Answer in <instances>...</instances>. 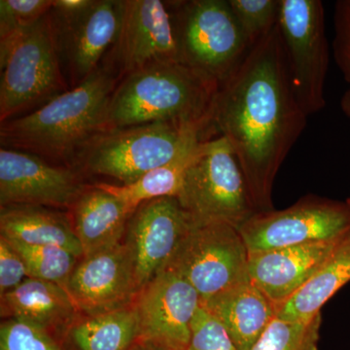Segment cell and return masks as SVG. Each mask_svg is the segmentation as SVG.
I'll list each match as a JSON object with an SVG mask.
<instances>
[{"label": "cell", "instance_id": "cell-12", "mask_svg": "<svg viewBox=\"0 0 350 350\" xmlns=\"http://www.w3.org/2000/svg\"><path fill=\"white\" fill-rule=\"evenodd\" d=\"M82 174L57 167L42 157L17 149H0V207L29 204L70 209L86 190Z\"/></svg>", "mask_w": 350, "mask_h": 350}, {"label": "cell", "instance_id": "cell-28", "mask_svg": "<svg viewBox=\"0 0 350 350\" xmlns=\"http://www.w3.org/2000/svg\"><path fill=\"white\" fill-rule=\"evenodd\" d=\"M0 350H66L63 345L31 324L18 320H2Z\"/></svg>", "mask_w": 350, "mask_h": 350}, {"label": "cell", "instance_id": "cell-19", "mask_svg": "<svg viewBox=\"0 0 350 350\" xmlns=\"http://www.w3.org/2000/svg\"><path fill=\"white\" fill-rule=\"evenodd\" d=\"M79 314L64 286L38 278L0 296V315L40 329L59 340L66 329Z\"/></svg>", "mask_w": 350, "mask_h": 350}, {"label": "cell", "instance_id": "cell-22", "mask_svg": "<svg viewBox=\"0 0 350 350\" xmlns=\"http://www.w3.org/2000/svg\"><path fill=\"white\" fill-rule=\"evenodd\" d=\"M139 338V320L133 303L98 314L79 313L59 342L66 350H129Z\"/></svg>", "mask_w": 350, "mask_h": 350}, {"label": "cell", "instance_id": "cell-2", "mask_svg": "<svg viewBox=\"0 0 350 350\" xmlns=\"http://www.w3.org/2000/svg\"><path fill=\"white\" fill-rule=\"evenodd\" d=\"M118 83L111 69L100 66L42 107L1 123L2 147L70 163L89 140L107 129L108 107Z\"/></svg>", "mask_w": 350, "mask_h": 350}, {"label": "cell", "instance_id": "cell-17", "mask_svg": "<svg viewBox=\"0 0 350 350\" xmlns=\"http://www.w3.org/2000/svg\"><path fill=\"white\" fill-rule=\"evenodd\" d=\"M347 238L251 253L248 278L278 306L306 284Z\"/></svg>", "mask_w": 350, "mask_h": 350}, {"label": "cell", "instance_id": "cell-15", "mask_svg": "<svg viewBox=\"0 0 350 350\" xmlns=\"http://www.w3.org/2000/svg\"><path fill=\"white\" fill-rule=\"evenodd\" d=\"M81 314H98L130 306L138 288L130 251L121 243L82 257L64 284Z\"/></svg>", "mask_w": 350, "mask_h": 350}, {"label": "cell", "instance_id": "cell-8", "mask_svg": "<svg viewBox=\"0 0 350 350\" xmlns=\"http://www.w3.org/2000/svg\"><path fill=\"white\" fill-rule=\"evenodd\" d=\"M278 27L297 101L306 116L319 113L330 59L323 2L282 0Z\"/></svg>", "mask_w": 350, "mask_h": 350}, {"label": "cell", "instance_id": "cell-24", "mask_svg": "<svg viewBox=\"0 0 350 350\" xmlns=\"http://www.w3.org/2000/svg\"><path fill=\"white\" fill-rule=\"evenodd\" d=\"M206 139V133L195 135L172 161L151 170L130 185H110L107 183H98V185L126 200L135 208L146 200L165 197L177 198L187 170L199 151L200 145Z\"/></svg>", "mask_w": 350, "mask_h": 350}, {"label": "cell", "instance_id": "cell-5", "mask_svg": "<svg viewBox=\"0 0 350 350\" xmlns=\"http://www.w3.org/2000/svg\"><path fill=\"white\" fill-rule=\"evenodd\" d=\"M0 68L1 123L38 109L68 91L48 14L0 38Z\"/></svg>", "mask_w": 350, "mask_h": 350}, {"label": "cell", "instance_id": "cell-21", "mask_svg": "<svg viewBox=\"0 0 350 350\" xmlns=\"http://www.w3.org/2000/svg\"><path fill=\"white\" fill-rule=\"evenodd\" d=\"M0 236L32 245H56L82 258L69 213L41 206L0 207Z\"/></svg>", "mask_w": 350, "mask_h": 350}, {"label": "cell", "instance_id": "cell-33", "mask_svg": "<svg viewBox=\"0 0 350 350\" xmlns=\"http://www.w3.org/2000/svg\"><path fill=\"white\" fill-rule=\"evenodd\" d=\"M129 350H165L162 347H159L150 340H144V338H139L133 347Z\"/></svg>", "mask_w": 350, "mask_h": 350}, {"label": "cell", "instance_id": "cell-18", "mask_svg": "<svg viewBox=\"0 0 350 350\" xmlns=\"http://www.w3.org/2000/svg\"><path fill=\"white\" fill-rule=\"evenodd\" d=\"M135 209L98 184L88 186L68 211L83 257L121 243Z\"/></svg>", "mask_w": 350, "mask_h": 350}, {"label": "cell", "instance_id": "cell-26", "mask_svg": "<svg viewBox=\"0 0 350 350\" xmlns=\"http://www.w3.org/2000/svg\"><path fill=\"white\" fill-rule=\"evenodd\" d=\"M321 313L310 320L275 317L250 350H319Z\"/></svg>", "mask_w": 350, "mask_h": 350}, {"label": "cell", "instance_id": "cell-27", "mask_svg": "<svg viewBox=\"0 0 350 350\" xmlns=\"http://www.w3.org/2000/svg\"><path fill=\"white\" fill-rule=\"evenodd\" d=\"M251 49L278 25L282 0H229Z\"/></svg>", "mask_w": 350, "mask_h": 350}, {"label": "cell", "instance_id": "cell-10", "mask_svg": "<svg viewBox=\"0 0 350 350\" xmlns=\"http://www.w3.org/2000/svg\"><path fill=\"white\" fill-rule=\"evenodd\" d=\"M248 258L239 229L226 224L200 226L190 230L165 269L190 283L204 301L248 278Z\"/></svg>", "mask_w": 350, "mask_h": 350}, {"label": "cell", "instance_id": "cell-3", "mask_svg": "<svg viewBox=\"0 0 350 350\" xmlns=\"http://www.w3.org/2000/svg\"><path fill=\"white\" fill-rule=\"evenodd\" d=\"M219 85L181 63L163 62L123 76L108 107L107 129L159 122H207Z\"/></svg>", "mask_w": 350, "mask_h": 350}, {"label": "cell", "instance_id": "cell-1", "mask_svg": "<svg viewBox=\"0 0 350 350\" xmlns=\"http://www.w3.org/2000/svg\"><path fill=\"white\" fill-rule=\"evenodd\" d=\"M308 116L292 89L278 25L218 88L207 130L231 145L258 213L273 211V182Z\"/></svg>", "mask_w": 350, "mask_h": 350}, {"label": "cell", "instance_id": "cell-14", "mask_svg": "<svg viewBox=\"0 0 350 350\" xmlns=\"http://www.w3.org/2000/svg\"><path fill=\"white\" fill-rule=\"evenodd\" d=\"M202 305L190 283L169 269L161 271L133 301L140 338L165 350H187L193 321Z\"/></svg>", "mask_w": 350, "mask_h": 350}, {"label": "cell", "instance_id": "cell-29", "mask_svg": "<svg viewBox=\"0 0 350 350\" xmlns=\"http://www.w3.org/2000/svg\"><path fill=\"white\" fill-rule=\"evenodd\" d=\"M53 0H1L0 38L33 25L50 12Z\"/></svg>", "mask_w": 350, "mask_h": 350}, {"label": "cell", "instance_id": "cell-9", "mask_svg": "<svg viewBox=\"0 0 350 350\" xmlns=\"http://www.w3.org/2000/svg\"><path fill=\"white\" fill-rule=\"evenodd\" d=\"M239 231L250 254L335 241L350 234V206L347 202L308 195L282 211L255 213Z\"/></svg>", "mask_w": 350, "mask_h": 350}, {"label": "cell", "instance_id": "cell-7", "mask_svg": "<svg viewBox=\"0 0 350 350\" xmlns=\"http://www.w3.org/2000/svg\"><path fill=\"white\" fill-rule=\"evenodd\" d=\"M182 62L220 86L251 50L229 0L170 2Z\"/></svg>", "mask_w": 350, "mask_h": 350}, {"label": "cell", "instance_id": "cell-34", "mask_svg": "<svg viewBox=\"0 0 350 350\" xmlns=\"http://www.w3.org/2000/svg\"><path fill=\"white\" fill-rule=\"evenodd\" d=\"M340 108H342L345 116L350 119V88L345 92L342 100H340Z\"/></svg>", "mask_w": 350, "mask_h": 350}, {"label": "cell", "instance_id": "cell-13", "mask_svg": "<svg viewBox=\"0 0 350 350\" xmlns=\"http://www.w3.org/2000/svg\"><path fill=\"white\" fill-rule=\"evenodd\" d=\"M193 227L177 198H158L137 206L123 243L130 251L139 290L165 269Z\"/></svg>", "mask_w": 350, "mask_h": 350}, {"label": "cell", "instance_id": "cell-25", "mask_svg": "<svg viewBox=\"0 0 350 350\" xmlns=\"http://www.w3.org/2000/svg\"><path fill=\"white\" fill-rule=\"evenodd\" d=\"M7 241L12 244L24 260L29 278L57 283L62 286H64L81 259L71 251L59 246L32 245L11 239Z\"/></svg>", "mask_w": 350, "mask_h": 350}, {"label": "cell", "instance_id": "cell-4", "mask_svg": "<svg viewBox=\"0 0 350 350\" xmlns=\"http://www.w3.org/2000/svg\"><path fill=\"white\" fill-rule=\"evenodd\" d=\"M200 133L207 135V122H159L105 129L75 154L69 167L130 185L169 163Z\"/></svg>", "mask_w": 350, "mask_h": 350}, {"label": "cell", "instance_id": "cell-35", "mask_svg": "<svg viewBox=\"0 0 350 350\" xmlns=\"http://www.w3.org/2000/svg\"><path fill=\"white\" fill-rule=\"evenodd\" d=\"M347 204H349V206H350V198H349V199L347 200Z\"/></svg>", "mask_w": 350, "mask_h": 350}, {"label": "cell", "instance_id": "cell-6", "mask_svg": "<svg viewBox=\"0 0 350 350\" xmlns=\"http://www.w3.org/2000/svg\"><path fill=\"white\" fill-rule=\"evenodd\" d=\"M177 200L194 227L226 224L239 230L258 213L237 157L223 137L200 144Z\"/></svg>", "mask_w": 350, "mask_h": 350}, {"label": "cell", "instance_id": "cell-16", "mask_svg": "<svg viewBox=\"0 0 350 350\" xmlns=\"http://www.w3.org/2000/svg\"><path fill=\"white\" fill-rule=\"evenodd\" d=\"M114 51L123 76L152 64H183L170 2L126 0L123 27Z\"/></svg>", "mask_w": 350, "mask_h": 350}, {"label": "cell", "instance_id": "cell-11", "mask_svg": "<svg viewBox=\"0 0 350 350\" xmlns=\"http://www.w3.org/2000/svg\"><path fill=\"white\" fill-rule=\"evenodd\" d=\"M126 0H93L83 10L48 13L61 64L76 85L100 68L105 53L118 42Z\"/></svg>", "mask_w": 350, "mask_h": 350}, {"label": "cell", "instance_id": "cell-30", "mask_svg": "<svg viewBox=\"0 0 350 350\" xmlns=\"http://www.w3.org/2000/svg\"><path fill=\"white\" fill-rule=\"evenodd\" d=\"M187 350H239L222 324L202 305L196 313Z\"/></svg>", "mask_w": 350, "mask_h": 350}, {"label": "cell", "instance_id": "cell-31", "mask_svg": "<svg viewBox=\"0 0 350 350\" xmlns=\"http://www.w3.org/2000/svg\"><path fill=\"white\" fill-rule=\"evenodd\" d=\"M334 25V57L345 81L350 85V0L336 2Z\"/></svg>", "mask_w": 350, "mask_h": 350}, {"label": "cell", "instance_id": "cell-23", "mask_svg": "<svg viewBox=\"0 0 350 350\" xmlns=\"http://www.w3.org/2000/svg\"><path fill=\"white\" fill-rule=\"evenodd\" d=\"M349 282L350 234L306 284L291 298L276 306V317L290 321L312 319L321 313L327 301Z\"/></svg>", "mask_w": 350, "mask_h": 350}, {"label": "cell", "instance_id": "cell-32", "mask_svg": "<svg viewBox=\"0 0 350 350\" xmlns=\"http://www.w3.org/2000/svg\"><path fill=\"white\" fill-rule=\"evenodd\" d=\"M29 278L27 266L20 253L3 237H0V296L22 284Z\"/></svg>", "mask_w": 350, "mask_h": 350}, {"label": "cell", "instance_id": "cell-20", "mask_svg": "<svg viewBox=\"0 0 350 350\" xmlns=\"http://www.w3.org/2000/svg\"><path fill=\"white\" fill-rule=\"evenodd\" d=\"M239 350H250L276 317V305L250 278L202 301Z\"/></svg>", "mask_w": 350, "mask_h": 350}]
</instances>
